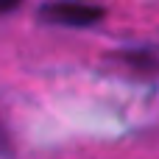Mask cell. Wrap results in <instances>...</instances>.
<instances>
[{
	"instance_id": "cell-1",
	"label": "cell",
	"mask_w": 159,
	"mask_h": 159,
	"mask_svg": "<svg viewBox=\"0 0 159 159\" xmlns=\"http://www.w3.org/2000/svg\"><path fill=\"white\" fill-rule=\"evenodd\" d=\"M103 17L106 8L101 0H48L39 8V20L59 28H92Z\"/></svg>"
},
{
	"instance_id": "cell-2",
	"label": "cell",
	"mask_w": 159,
	"mask_h": 159,
	"mask_svg": "<svg viewBox=\"0 0 159 159\" xmlns=\"http://www.w3.org/2000/svg\"><path fill=\"white\" fill-rule=\"evenodd\" d=\"M20 3H22V0H0V17H3V14H11Z\"/></svg>"
},
{
	"instance_id": "cell-3",
	"label": "cell",
	"mask_w": 159,
	"mask_h": 159,
	"mask_svg": "<svg viewBox=\"0 0 159 159\" xmlns=\"http://www.w3.org/2000/svg\"><path fill=\"white\" fill-rule=\"evenodd\" d=\"M0 154H11V143H8V134L3 131V126H0Z\"/></svg>"
}]
</instances>
